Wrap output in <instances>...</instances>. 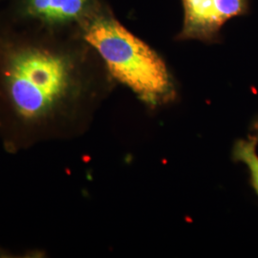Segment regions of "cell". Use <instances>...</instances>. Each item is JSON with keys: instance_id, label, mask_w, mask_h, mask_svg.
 <instances>
[{"instance_id": "cell-5", "label": "cell", "mask_w": 258, "mask_h": 258, "mask_svg": "<svg viewBox=\"0 0 258 258\" xmlns=\"http://www.w3.org/2000/svg\"><path fill=\"white\" fill-rule=\"evenodd\" d=\"M256 139L240 140L233 148V158L235 161L248 166L250 180L258 195V155L256 152Z\"/></svg>"}, {"instance_id": "cell-3", "label": "cell", "mask_w": 258, "mask_h": 258, "mask_svg": "<svg viewBox=\"0 0 258 258\" xmlns=\"http://www.w3.org/2000/svg\"><path fill=\"white\" fill-rule=\"evenodd\" d=\"M184 26L180 37L209 41L228 20L244 14L246 0H183Z\"/></svg>"}, {"instance_id": "cell-2", "label": "cell", "mask_w": 258, "mask_h": 258, "mask_svg": "<svg viewBox=\"0 0 258 258\" xmlns=\"http://www.w3.org/2000/svg\"><path fill=\"white\" fill-rule=\"evenodd\" d=\"M83 37L101 55L109 73L142 101L155 105L169 99L172 83L165 62L117 19L107 16L93 19Z\"/></svg>"}, {"instance_id": "cell-6", "label": "cell", "mask_w": 258, "mask_h": 258, "mask_svg": "<svg viewBox=\"0 0 258 258\" xmlns=\"http://www.w3.org/2000/svg\"><path fill=\"white\" fill-rule=\"evenodd\" d=\"M254 128L256 129L258 131V121L255 123V124H254Z\"/></svg>"}, {"instance_id": "cell-4", "label": "cell", "mask_w": 258, "mask_h": 258, "mask_svg": "<svg viewBox=\"0 0 258 258\" xmlns=\"http://www.w3.org/2000/svg\"><path fill=\"white\" fill-rule=\"evenodd\" d=\"M89 0H27V14L49 24H62L80 19Z\"/></svg>"}, {"instance_id": "cell-1", "label": "cell", "mask_w": 258, "mask_h": 258, "mask_svg": "<svg viewBox=\"0 0 258 258\" xmlns=\"http://www.w3.org/2000/svg\"><path fill=\"white\" fill-rule=\"evenodd\" d=\"M0 84L13 124L25 132H54L74 96V64L53 47L13 45L0 57Z\"/></svg>"}]
</instances>
